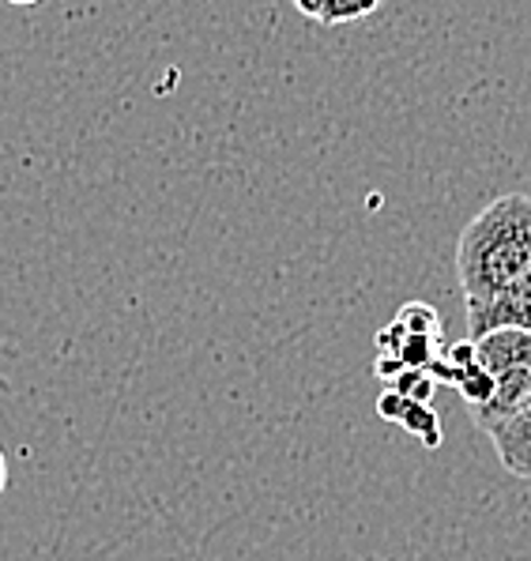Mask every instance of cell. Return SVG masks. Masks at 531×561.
<instances>
[{
  "mask_svg": "<svg viewBox=\"0 0 531 561\" xmlns=\"http://www.w3.org/2000/svg\"><path fill=\"white\" fill-rule=\"evenodd\" d=\"M290 4H295L298 12L305 15V20H313V12H316V0H290Z\"/></svg>",
  "mask_w": 531,
  "mask_h": 561,
  "instance_id": "obj_8",
  "label": "cell"
},
{
  "mask_svg": "<svg viewBox=\"0 0 531 561\" xmlns=\"http://www.w3.org/2000/svg\"><path fill=\"white\" fill-rule=\"evenodd\" d=\"M457 279L464 306H483L531 279V196L505 193L478 207L460 234Z\"/></svg>",
  "mask_w": 531,
  "mask_h": 561,
  "instance_id": "obj_1",
  "label": "cell"
},
{
  "mask_svg": "<svg viewBox=\"0 0 531 561\" xmlns=\"http://www.w3.org/2000/svg\"><path fill=\"white\" fill-rule=\"evenodd\" d=\"M384 0H316L313 23L321 27H347V23H362L381 8Z\"/></svg>",
  "mask_w": 531,
  "mask_h": 561,
  "instance_id": "obj_6",
  "label": "cell"
},
{
  "mask_svg": "<svg viewBox=\"0 0 531 561\" xmlns=\"http://www.w3.org/2000/svg\"><path fill=\"white\" fill-rule=\"evenodd\" d=\"M4 4H12V8H34V4H42V0H4Z\"/></svg>",
  "mask_w": 531,
  "mask_h": 561,
  "instance_id": "obj_10",
  "label": "cell"
},
{
  "mask_svg": "<svg viewBox=\"0 0 531 561\" xmlns=\"http://www.w3.org/2000/svg\"><path fill=\"white\" fill-rule=\"evenodd\" d=\"M8 486V460H4V448H0V494H4Z\"/></svg>",
  "mask_w": 531,
  "mask_h": 561,
  "instance_id": "obj_9",
  "label": "cell"
},
{
  "mask_svg": "<svg viewBox=\"0 0 531 561\" xmlns=\"http://www.w3.org/2000/svg\"><path fill=\"white\" fill-rule=\"evenodd\" d=\"M377 411H381L389 422H400V426H407L415 437H423L426 448H438L441 430H438V419H434L430 403L404 400V396H400L396 388H389V392H384L381 400H377Z\"/></svg>",
  "mask_w": 531,
  "mask_h": 561,
  "instance_id": "obj_5",
  "label": "cell"
},
{
  "mask_svg": "<svg viewBox=\"0 0 531 561\" xmlns=\"http://www.w3.org/2000/svg\"><path fill=\"white\" fill-rule=\"evenodd\" d=\"M467 328L471 340L494 332V328H524V332H531V279L483 301V306H467Z\"/></svg>",
  "mask_w": 531,
  "mask_h": 561,
  "instance_id": "obj_3",
  "label": "cell"
},
{
  "mask_svg": "<svg viewBox=\"0 0 531 561\" xmlns=\"http://www.w3.org/2000/svg\"><path fill=\"white\" fill-rule=\"evenodd\" d=\"M475 343V358L478 366L490 374L494 396L483 411H475V426L494 430L498 422L512 419L520 408L531 403V332L524 328H494V332L478 335Z\"/></svg>",
  "mask_w": 531,
  "mask_h": 561,
  "instance_id": "obj_2",
  "label": "cell"
},
{
  "mask_svg": "<svg viewBox=\"0 0 531 561\" xmlns=\"http://www.w3.org/2000/svg\"><path fill=\"white\" fill-rule=\"evenodd\" d=\"M434 385H438V377H434L430 369H404L400 377H392V388H396L404 400H415V403H430Z\"/></svg>",
  "mask_w": 531,
  "mask_h": 561,
  "instance_id": "obj_7",
  "label": "cell"
},
{
  "mask_svg": "<svg viewBox=\"0 0 531 561\" xmlns=\"http://www.w3.org/2000/svg\"><path fill=\"white\" fill-rule=\"evenodd\" d=\"M486 437L494 442V453H498L501 468L509 471L512 479L531 482V403L520 408L512 419L498 422L494 430H486Z\"/></svg>",
  "mask_w": 531,
  "mask_h": 561,
  "instance_id": "obj_4",
  "label": "cell"
}]
</instances>
